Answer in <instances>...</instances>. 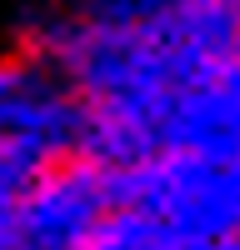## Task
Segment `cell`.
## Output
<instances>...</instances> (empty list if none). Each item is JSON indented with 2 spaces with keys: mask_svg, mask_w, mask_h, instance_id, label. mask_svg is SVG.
Listing matches in <instances>:
<instances>
[{
  "mask_svg": "<svg viewBox=\"0 0 240 250\" xmlns=\"http://www.w3.org/2000/svg\"><path fill=\"white\" fill-rule=\"evenodd\" d=\"M25 65H30V60L20 55V50H15V55H0V100H5V95H10L15 85H20V75H25Z\"/></svg>",
  "mask_w": 240,
  "mask_h": 250,
  "instance_id": "obj_3",
  "label": "cell"
},
{
  "mask_svg": "<svg viewBox=\"0 0 240 250\" xmlns=\"http://www.w3.org/2000/svg\"><path fill=\"white\" fill-rule=\"evenodd\" d=\"M65 15H75L80 25L100 30H145L160 15H170L180 0H55Z\"/></svg>",
  "mask_w": 240,
  "mask_h": 250,
  "instance_id": "obj_2",
  "label": "cell"
},
{
  "mask_svg": "<svg viewBox=\"0 0 240 250\" xmlns=\"http://www.w3.org/2000/svg\"><path fill=\"white\" fill-rule=\"evenodd\" d=\"M110 205V165L65 155L10 205L0 220V250H85Z\"/></svg>",
  "mask_w": 240,
  "mask_h": 250,
  "instance_id": "obj_1",
  "label": "cell"
},
{
  "mask_svg": "<svg viewBox=\"0 0 240 250\" xmlns=\"http://www.w3.org/2000/svg\"><path fill=\"white\" fill-rule=\"evenodd\" d=\"M235 175H240V160H235Z\"/></svg>",
  "mask_w": 240,
  "mask_h": 250,
  "instance_id": "obj_4",
  "label": "cell"
},
{
  "mask_svg": "<svg viewBox=\"0 0 240 250\" xmlns=\"http://www.w3.org/2000/svg\"><path fill=\"white\" fill-rule=\"evenodd\" d=\"M235 5H240V0H235Z\"/></svg>",
  "mask_w": 240,
  "mask_h": 250,
  "instance_id": "obj_5",
  "label": "cell"
}]
</instances>
